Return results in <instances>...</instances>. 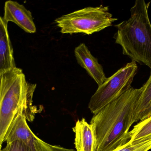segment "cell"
<instances>
[{
    "instance_id": "obj_1",
    "label": "cell",
    "mask_w": 151,
    "mask_h": 151,
    "mask_svg": "<svg viewBox=\"0 0 151 151\" xmlns=\"http://www.w3.org/2000/svg\"><path fill=\"white\" fill-rule=\"evenodd\" d=\"M144 91L132 87L122 96L93 114L91 123L97 138L96 151H117L130 139L135 110Z\"/></svg>"
},
{
    "instance_id": "obj_2",
    "label": "cell",
    "mask_w": 151,
    "mask_h": 151,
    "mask_svg": "<svg viewBox=\"0 0 151 151\" xmlns=\"http://www.w3.org/2000/svg\"><path fill=\"white\" fill-rule=\"evenodd\" d=\"M0 144L5 142L20 115L32 122L37 108L33 105L36 84L27 81L22 70L16 68L0 73Z\"/></svg>"
},
{
    "instance_id": "obj_3",
    "label": "cell",
    "mask_w": 151,
    "mask_h": 151,
    "mask_svg": "<svg viewBox=\"0 0 151 151\" xmlns=\"http://www.w3.org/2000/svg\"><path fill=\"white\" fill-rule=\"evenodd\" d=\"M149 3L136 0L130 9L131 17L115 27V43L124 55L132 61L148 67L151 70V24L148 14Z\"/></svg>"
},
{
    "instance_id": "obj_4",
    "label": "cell",
    "mask_w": 151,
    "mask_h": 151,
    "mask_svg": "<svg viewBox=\"0 0 151 151\" xmlns=\"http://www.w3.org/2000/svg\"><path fill=\"white\" fill-rule=\"evenodd\" d=\"M108 6L87 7L56 18L55 23L63 34L91 35L112 26L117 21Z\"/></svg>"
},
{
    "instance_id": "obj_5",
    "label": "cell",
    "mask_w": 151,
    "mask_h": 151,
    "mask_svg": "<svg viewBox=\"0 0 151 151\" xmlns=\"http://www.w3.org/2000/svg\"><path fill=\"white\" fill-rule=\"evenodd\" d=\"M137 69V63L132 61L107 78L90 99L88 107L91 112L97 114L130 89Z\"/></svg>"
},
{
    "instance_id": "obj_6",
    "label": "cell",
    "mask_w": 151,
    "mask_h": 151,
    "mask_svg": "<svg viewBox=\"0 0 151 151\" xmlns=\"http://www.w3.org/2000/svg\"><path fill=\"white\" fill-rule=\"evenodd\" d=\"M3 18L8 22L14 23L27 33H34L37 31L31 12L16 1H6Z\"/></svg>"
},
{
    "instance_id": "obj_7",
    "label": "cell",
    "mask_w": 151,
    "mask_h": 151,
    "mask_svg": "<svg viewBox=\"0 0 151 151\" xmlns=\"http://www.w3.org/2000/svg\"><path fill=\"white\" fill-rule=\"evenodd\" d=\"M74 52L78 64L86 70L89 76L99 86L106 80L107 78L105 75L103 67L92 55L85 44H80L76 47Z\"/></svg>"
},
{
    "instance_id": "obj_8",
    "label": "cell",
    "mask_w": 151,
    "mask_h": 151,
    "mask_svg": "<svg viewBox=\"0 0 151 151\" xmlns=\"http://www.w3.org/2000/svg\"><path fill=\"white\" fill-rule=\"evenodd\" d=\"M75 133V144L77 151H96L97 138L95 128L84 118L78 120L73 128Z\"/></svg>"
},
{
    "instance_id": "obj_9",
    "label": "cell",
    "mask_w": 151,
    "mask_h": 151,
    "mask_svg": "<svg viewBox=\"0 0 151 151\" xmlns=\"http://www.w3.org/2000/svg\"><path fill=\"white\" fill-rule=\"evenodd\" d=\"M8 23L3 17H0V73L16 67Z\"/></svg>"
},
{
    "instance_id": "obj_10",
    "label": "cell",
    "mask_w": 151,
    "mask_h": 151,
    "mask_svg": "<svg viewBox=\"0 0 151 151\" xmlns=\"http://www.w3.org/2000/svg\"><path fill=\"white\" fill-rule=\"evenodd\" d=\"M34 133L30 129L24 116L20 115L12 126L5 142L11 143L16 140H22L26 143L29 140Z\"/></svg>"
},
{
    "instance_id": "obj_11",
    "label": "cell",
    "mask_w": 151,
    "mask_h": 151,
    "mask_svg": "<svg viewBox=\"0 0 151 151\" xmlns=\"http://www.w3.org/2000/svg\"><path fill=\"white\" fill-rule=\"evenodd\" d=\"M143 87L144 91L135 110L134 123L140 121L143 113L151 102V72L149 78Z\"/></svg>"
},
{
    "instance_id": "obj_12",
    "label": "cell",
    "mask_w": 151,
    "mask_h": 151,
    "mask_svg": "<svg viewBox=\"0 0 151 151\" xmlns=\"http://www.w3.org/2000/svg\"><path fill=\"white\" fill-rule=\"evenodd\" d=\"M130 144L139 141L151 136V116L148 118L141 120L130 131Z\"/></svg>"
},
{
    "instance_id": "obj_13",
    "label": "cell",
    "mask_w": 151,
    "mask_h": 151,
    "mask_svg": "<svg viewBox=\"0 0 151 151\" xmlns=\"http://www.w3.org/2000/svg\"><path fill=\"white\" fill-rule=\"evenodd\" d=\"M25 144L28 151H76L74 149H67L60 146L52 145L47 144L34 134L29 140Z\"/></svg>"
},
{
    "instance_id": "obj_14",
    "label": "cell",
    "mask_w": 151,
    "mask_h": 151,
    "mask_svg": "<svg viewBox=\"0 0 151 151\" xmlns=\"http://www.w3.org/2000/svg\"><path fill=\"white\" fill-rule=\"evenodd\" d=\"M151 149V136L132 144L127 143L117 151H148Z\"/></svg>"
},
{
    "instance_id": "obj_15",
    "label": "cell",
    "mask_w": 151,
    "mask_h": 151,
    "mask_svg": "<svg viewBox=\"0 0 151 151\" xmlns=\"http://www.w3.org/2000/svg\"><path fill=\"white\" fill-rule=\"evenodd\" d=\"M1 151H28L26 144L22 140H17L7 143L5 148Z\"/></svg>"
},
{
    "instance_id": "obj_16",
    "label": "cell",
    "mask_w": 151,
    "mask_h": 151,
    "mask_svg": "<svg viewBox=\"0 0 151 151\" xmlns=\"http://www.w3.org/2000/svg\"><path fill=\"white\" fill-rule=\"evenodd\" d=\"M151 116V102L150 103V105H149L147 108L145 110V112L143 113L142 115V117L140 121L144 119H146L148 118L149 116Z\"/></svg>"
}]
</instances>
